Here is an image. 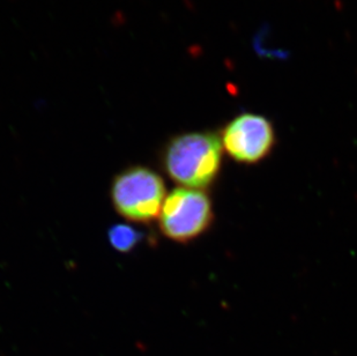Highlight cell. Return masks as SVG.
<instances>
[{"instance_id":"277c9868","label":"cell","mask_w":357,"mask_h":356,"mask_svg":"<svg viewBox=\"0 0 357 356\" xmlns=\"http://www.w3.org/2000/svg\"><path fill=\"white\" fill-rule=\"evenodd\" d=\"M220 139L223 151L239 165H258L273 153L277 131L263 114L244 112L227 123Z\"/></svg>"},{"instance_id":"3957f363","label":"cell","mask_w":357,"mask_h":356,"mask_svg":"<svg viewBox=\"0 0 357 356\" xmlns=\"http://www.w3.org/2000/svg\"><path fill=\"white\" fill-rule=\"evenodd\" d=\"M214 221L208 193L196 188H175L165 197L159 216L162 234L177 243H189L205 234Z\"/></svg>"},{"instance_id":"7a4b0ae2","label":"cell","mask_w":357,"mask_h":356,"mask_svg":"<svg viewBox=\"0 0 357 356\" xmlns=\"http://www.w3.org/2000/svg\"><path fill=\"white\" fill-rule=\"evenodd\" d=\"M110 195L112 205L123 218L149 223L159 218L167 191L163 178L158 172L135 165L114 178Z\"/></svg>"},{"instance_id":"5b68a950","label":"cell","mask_w":357,"mask_h":356,"mask_svg":"<svg viewBox=\"0 0 357 356\" xmlns=\"http://www.w3.org/2000/svg\"><path fill=\"white\" fill-rule=\"evenodd\" d=\"M108 237L114 249L121 253H128L138 246L142 234L132 225H115L109 229Z\"/></svg>"},{"instance_id":"6da1fadb","label":"cell","mask_w":357,"mask_h":356,"mask_svg":"<svg viewBox=\"0 0 357 356\" xmlns=\"http://www.w3.org/2000/svg\"><path fill=\"white\" fill-rule=\"evenodd\" d=\"M223 148L214 132H189L172 137L162 153L165 174L182 188H211L222 170Z\"/></svg>"}]
</instances>
